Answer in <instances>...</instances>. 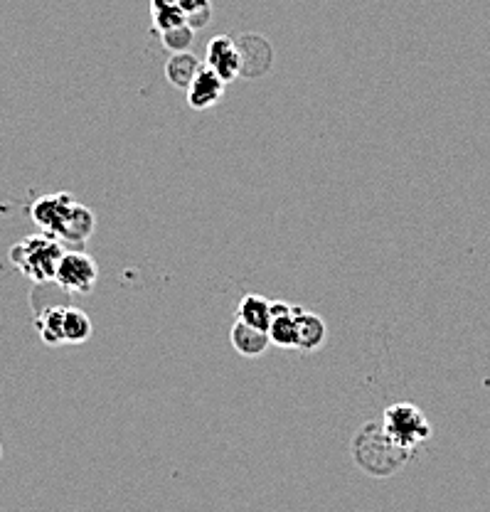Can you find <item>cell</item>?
Instances as JSON below:
<instances>
[{"label": "cell", "instance_id": "obj_17", "mask_svg": "<svg viewBox=\"0 0 490 512\" xmlns=\"http://www.w3.org/2000/svg\"><path fill=\"white\" fill-rule=\"evenodd\" d=\"M65 345H82L92 338V320L82 308H65Z\"/></svg>", "mask_w": 490, "mask_h": 512}, {"label": "cell", "instance_id": "obj_12", "mask_svg": "<svg viewBox=\"0 0 490 512\" xmlns=\"http://www.w3.org/2000/svg\"><path fill=\"white\" fill-rule=\"evenodd\" d=\"M94 227H97V220H94V212L89 207L79 205L74 202L72 212H69L65 229L60 234V242H72V244H82L92 237Z\"/></svg>", "mask_w": 490, "mask_h": 512}, {"label": "cell", "instance_id": "obj_19", "mask_svg": "<svg viewBox=\"0 0 490 512\" xmlns=\"http://www.w3.org/2000/svg\"><path fill=\"white\" fill-rule=\"evenodd\" d=\"M158 37H161L165 50H170L175 55V52L190 50V45L195 42V30L188 28V25H180V28L163 32V35H158Z\"/></svg>", "mask_w": 490, "mask_h": 512}, {"label": "cell", "instance_id": "obj_14", "mask_svg": "<svg viewBox=\"0 0 490 512\" xmlns=\"http://www.w3.org/2000/svg\"><path fill=\"white\" fill-rule=\"evenodd\" d=\"M237 320L254 325L259 330H266L271 320V301H266L259 293H247L237 308Z\"/></svg>", "mask_w": 490, "mask_h": 512}, {"label": "cell", "instance_id": "obj_16", "mask_svg": "<svg viewBox=\"0 0 490 512\" xmlns=\"http://www.w3.org/2000/svg\"><path fill=\"white\" fill-rule=\"evenodd\" d=\"M151 20V28L156 35L180 28V25H188L185 23V13L175 0H151Z\"/></svg>", "mask_w": 490, "mask_h": 512}, {"label": "cell", "instance_id": "obj_9", "mask_svg": "<svg viewBox=\"0 0 490 512\" xmlns=\"http://www.w3.org/2000/svg\"><path fill=\"white\" fill-rule=\"evenodd\" d=\"M239 55H242V74L244 77L254 79V77H262L264 72H269L271 67V45L259 35H247L242 37L239 42Z\"/></svg>", "mask_w": 490, "mask_h": 512}, {"label": "cell", "instance_id": "obj_8", "mask_svg": "<svg viewBox=\"0 0 490 512\" xmlns=\"http://www.w3.org/2000/svg\"><path fill=\"white\" fill-rule=\"evenodd\" d=\"M225 87H227V84L222 82V79L217 77L212 69H207L205 64H202V69L195 74V79L190 82V87L185 89V92H188L190 109L205 111V109H210V106H215L217 101L222 99V92H225Z\"/></svg>", "mask_w": 490, "mask_h": 512}, {"label": "cell", "instance_id": "obj_4", "mask_svg": "<svg viewBox=\"0 0 490 512\" xmlns=\"http://www.w3.org/2000/svg\"><path fill=\"white\" fill-rule=\"evenodd\" d=\"M99 266L97 261L84 252H65L57 266L55 284L69 293H89L97 286Z\"/></svg>", "mask_w": 490, "mask_h": 512}, {"label": "cell", "instance_id": "obj_15", "mask_svg": "<svg viewBox=\"0 0 490 512\" xmlns=\"http://www.w3.org/2000/svg\"><path fill=\"white\" fill-rule=\"evenodd\" d=\"M37 330H40V338L45 345H52V348H57V345H65V308L62 306H52L47 308V311H42L40 316H37Z\"/></svg>", "mask_w": 490, "mask_h": 512}, {"label": "cell", "instance_id": "obj_2", "mask_svg": "<svg viewBox=\"0 0 490 512\" xmlns=\"http://www.w3.org/2000/svg\"><path fill=\"white\" fill-rule=\"evenodd\" d=\"M62 254H65V247H62L60 239L45 232L15 244L10 249V261L23 276L37 281V284H45V281H55Z\"/></svg>", "mask_w": 490, "mask_h": 512}, {"label": "cell", "instance_id": "obj_11", "mask_svg": "<svg viewBox=\"0 0 490 512\" xmlns=\"http://www.w3.org/2000/svg\"><path fill=\"white\" fill-rule=\"evenodd\" d=\"M229 340H232L234 350H237L242 357H262L266 348L271 345L269 333H266V330L254 328V325L242 323V320H237V323L232 325V330H229Z\"/></svg>", "mask_w": 490, "mask_h": 512}, {"label": "cell", "instance_id": "obj_18", "mask_svg": "<svg viewBox=\"0 0 490 512\" xmlns=\"http://www.w3.org/2000/svg\"><path fill=\"white\" fill-rule=\"evenodd\" d=\"M180 5V10L185 13V23L188 28H193L195 32L205 28L212 18V3L210 0H175Z\"/></svg>", "mask_w": 490, "mask_h": 512}, {"label": "cell", "instance_id": "obj_5", "mask_svg": "<svg viewBox=\"0 0 490 512\" xmlns=\"http://www.w3.org/2000/svg\"><path fill=\"white\" fill-rule=\"evenodd\" d=\"M205 67L212 69L222 82L229 84L242 74V55H239L237 42L229 40L227 35H217L210 40L205 52Z\"/></svg>", "mask_w": 490, "mask_h": 512}, {"label": "cell", "instance_id": "obj_6", "mask_svg": "<svg viewBox=\"0 0 490 512\" xmlns=\"http://www.w3.org/2000/svg\"><path fill=\"white\" fill-rule=\"evenodd\" d=\"M72 195L69 192H57V195H45L33 205V220L45 229L47 234L60 239L62 229H65V222L72 212Z\"/></svg>", "mask_w": 490, "mask_h": 512}, {"label": "cell", "instance_id": "obj_3", "mask_svg": "<svg viewBox=\"0 0 490 512\" xmlns=\"http://www.w3.org/2000/svg\"><path fill=\"white\" fill-rule=\"evenodd\" d=\"M382 429L394 444L414 451L419 444L431 439V424L419 407L409 402H397L385 409L382 416Z\"/></svg>", "mask_w": 490, "mask_h": 512}, {"label": "cell", "instance_id": "obj_13", "mask_svg": "<svg viewBox=\"0 0 490 512\" xmlns=\"http://www.w3.org/2000/svg\"><path fill=\"white\" fill-rule=\"evenodd\" d=\"M202 69V62L197 60L193 52H175L165 64V77L173 87L188 89L190 82L195 79V74Z\"/></svg>", "mask_w": 490, "mask_h": 512}, {"label": "cell", "instance_id": "obj_10", "mask_svg": "<svg viewBox=\"0 0 490 512\" xmlns=\"http://www.w3.org/2000/svg\"><path fill=\"white\" fill-rule=\"evenodd\" d=\"M296 350L313 352L321 348L328 338V325L318 313L296 308Z\"/></svg>", "mask_w": 490, "mask_h": 512}, {"label": "cell", "instance_id": "obj_7", "mask_svg": "<svg viewBox=\"0 0 490 512\" xmlns=\"http://www.w3.org/2000/svg\"><path fill=\"white\" fill-rule=\"evenodd\" d=\"M296 306L286 301H271V320H269V343L276 348L296 350Z\"/></svg>", "mask_w": 490, "mask_h": 512}, {"label": "cell", "instance_id": "obj_1", "mask_svg": "<svg viewBox=\"0 0 490 512\" xmlns=\"http://www.w3.org/2000/svg\"><path fill=\"white\" fill-rule=\"evenodd\" d=\"M350 453H353V461L358 463V468H362L367 476L377 478L392 476L412 458V451L394 444L385 434L382 424H375V421L360 426V431L350 441Z\"/></svg>", "mask_w": 490, "mask_h": 512}]
</instances>
